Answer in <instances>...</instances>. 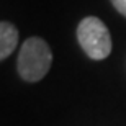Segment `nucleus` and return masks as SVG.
I'll list each match as a JSON object with an SVG mask.
<instances>
[{
  "mask_svg": "<svg viewBox=\"0 0 126 126\" xmlns=\"http://www.w3.org/2000/svg\"><path fill=\"white\" fill-rule=\"evenodd\" d=\"M52 64V52L44 39L33 36L25 39L16 59L20 77L26 82H38L49 72Z\"/></svg>",
  "mask_w": 126,
  "mask_h": 126,
  "instance_id": "f257e3e1",
  "label": "nucleus"
},
{
  "mask_svg": "<svg viewBox=\"0 0 126 126\" xmlns=\"http://www.w3.org/2000/svg\"><path fill=\"white\" fill-rule=\"evenodd\" d=\"M77 41L84 52L94 61L110 56L113 47L111 34L107 25L97 16H85L77 26Z\"/></svg>",
  "mask_w": 126,
  "mask_h": 126,
  "instance_id": "f03ea898",
  "label": "nucleus"
},
{
  "mask_svg": "<svg viewBox=\"0 0 126 126\" xmlns=\"http://www.w3.org/2000/svg\"><path fill=\"white\" fill-rule=\"evenodd\" d=\"M18 30L10 21L0 23V59L3 61L15 51L18 44Z\"/></svg>",
  "mask_w": 126,
  "mask_h": 126,
  "instance_id": "7ed1b4c3",
  "label": "nucleus"
},
{
  "mask_svg": "<svg viewBox=\"0 0 126 126\" xmlns=\"http://www.w3.org/2000/svg\"><path fill=\"white\" fill-rule=\"evenodd\" d=\"M111 3H113V7L126 18V0H111Z\"/></svg>",
  "mask_w": 126,
  "mask_h": 126,
  "instance_id": "20e7f679",
  "label": "nucleus"
}]
</instances>
